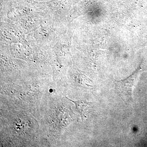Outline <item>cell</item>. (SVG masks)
<instances>
[{"instance_id": "1", "label": "cell", "mask_w": 147, "mask_h": 147, "mask_svg": "<svg viewBox=\"0 0 147 147\" xmlns=\"http://www.w3.org/2000/svg\"><path fill=\"white\" fill-rule=\"evenodd\" d=\"M137 74H134L127 79L115 83L117 92L125 102L129 103L133 101V90L137 84Z\"/></svg>"}, {"instance_id": "2", "label": "cell", "mask_w": 147, "mask_h": 147, "mask_svg": "<svg viewBox=\"0 0 147 147\" xmlns=\"http://www.w3.org/2000/svg\"><path fill=\"white\" fill-rule=\"evenodd\" d=\"M76 104V108L79 110L80 114L84 115L85 113L88 112V109L90 108V105L84 101H74Z\"/></svg>"}]
</instances>
